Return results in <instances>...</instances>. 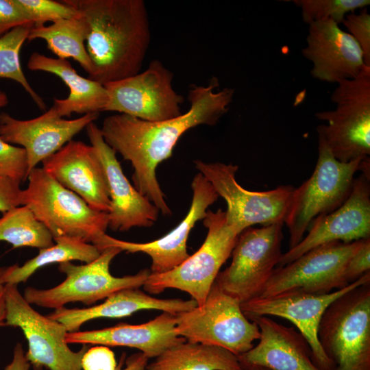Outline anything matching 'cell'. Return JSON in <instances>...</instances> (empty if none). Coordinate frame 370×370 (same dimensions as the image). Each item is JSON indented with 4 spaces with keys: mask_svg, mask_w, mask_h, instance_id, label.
<instances>
[{
    "mask_svg": "<svg viewBox=\"0 0 370 370\" xmlns=\"http://www.w3.org/2000/svg\"><path fill=\"white\" fill-rule=\"evenodd\" d=\"M84 18L88 78L102 85L138 74L151 42L143 0H64Z\"/></svg>",
    "mask_w": 370,
    "mask_h": 370,
    "instance_id": "obj_2",
    "label": "cell"
},
{
    "mask_svg": "<svg viewBox=\"0 0 370 370\" xmlns=\"http://www.w3.org/2000/svg\"><path fill=\"white\" fill-rule=\"evenodd\" d=\"M195 168L227 203V223L241 233L256 224L284 223L294 188L281 185L267 191H251L236 180L238 166L194 161Z\"/></svg>",
    "mask_w": 370,
    "mask_h": 370,
    "instance_id": "obj_11",
    "label": "cell"
},
{
    "mask_svg": "<svg viewBox=\"0 0 370 370\" xmlns=\"http://www.w3.org/2000/svg\"><path fill=\"white\" fill-rule=\"evenodd\" d=\"M0 175L21 182L28 176L26 151L0 138Z\"/></svg>",
    "mask_w": 370,
    "mask_h": 370,
    "instance_id": "obj_33",
    "label": "cell"
},
{
    "mask_svg": "<svg viewBox=\"0 0 370 370\" xmlns=\"http://www.w3.org/2000/svg\"><path fill=\"white\" fill-rule=\"evenodd\" d=\"M191 188L193 199L186 216L164 236L140 243L121 241L103 234L92 245L100 251L114 247L121 251L146 254L151 260V273H162L174 269L190 256L187 251L188 235L195 223L205 218L208 207L219 197L212 184L200 173L195 175Z\"/></svg>",
    "mask_w": 370,
    "mask_h": 370,
    "instance_id": "obj_16",
    "label": "cell"
},
{
    "mask_svg": "<svg viewBox=\"0 0 370 370\" xmlns=\"http://www.w3.org/2000/svg\"><path fill=\"white\" fill-rule=\"evenodd\" d=\"M88 27L84 18L78 16L62 19L46 26H32L27 40H44L48 49L58 58H72L90 75L92 65L85 46Z\"/></svg>",
    "mask_w": 370,
    "mask_h": 370,
    "instance_id": "obj_27",
    "label": "cell"
},
{
    "mask_svg": "<svg viewBox=\"0 0 370 370\" xmlns=\"http://www.w3.org/2000/svg\"><path fill=\"white\" fill-rule=\"evenodd\" d=\"M27 68L30 71L52 73L60 77L69 88L66 98H55L53 101V106L60 116H71L73 113L84 115L104 112L108 101L105 86L79 75L66 60L34 52L29 58Z\"/></svg>",
    "mask_w": 370,
    "mask_h": 370,
    "instance_id": "obj_25",
    "label": "cell"
},
{
    "mask_svg": "<svg viewBox=\"0 0 370 370\" xmlns=\"http://www.w3.org/2000/svg\"><path fill=\"white\" fill-rule=\"evenodd\" d=\"M21 206H27L50 231L53 238L75 237L93 243L108 227L107 212L92 208L77 194L63 186L42 168L28 174Z\"/></svg>",
    "mask_w": 370,
    "mask_h": 370,
    "instance_id": "obj_4",
    "label": "cell"
},
{
    "mask_svg": "<svg viewBox=\"0 0 370 370\" xmlns=\"http://www.w3.org/2000/svg\"><path fill=\"white\" fill-rule=\"evenodd\" d=\"M149 358L143 352L134 354L126 358L123 353L115 370H145Z\"/></svg>",
    "mask_w": 370,
    "mask_h": 370,
    "instance_id": "obj_39",
    "label": "cell"
},
{
    "mask_svg": "<svg viewBox=\"0 0 370 370\" xmlns=\"http://www.w3.org/2000/svg\"><path fill=\"white\" fill-rule=\"evenodd\" d=\"M5 296L3 326L17 327L23 331L28 343L25 356L34 370H82L81 362L87 345L78 352L71 349L65 341L68 332L65 326L34 310L17 285L5 284Z\"/></svg>",
    "mask_w": 370,
    "mask_h": 370,
    "instance_id": "obj_12",
    "label": "cell"
},
{
    "mask_svg": "<svg viewBox=\"0 0 370 370\" xmlns=\"http://www.w3.org/2000/svg\"><path fill=\"white\" fill-rule=\"evenodd\" d=\"M370 177L354 179L352 191L333 212L316 217L307 235L282 254L277 267H283L319 245L334 242L352 243L370 237Z\"/></svg>",
    "mask_w": 370,
    "mask_h": 370,
    "instance_id": "obj_17",
    "label": "cell"
},
{
    "mask_svg": "<svg viewBox=\"0 0 370 370\" xmlns=\"http://www.w3.org/2000/svg\"><path fill=\"white\" fill-rule=\"evenodd\" d=\"M81 365L82 370H115L117 366L114 352L104 345L87 349L83 355Z\"/></svg>",
    "mask_w": 370,
    "mask_h": 370,
    "instance_id": "obj_35",
    "label": "cell"
},
{
    "mask_svg": "<svg viewBox=\"0 0 370 370\" xmlns=\"http://www.w3.org/2000/svg\"><path fill=\"white\" fill-rule=\"evenodd\" d=\"M245 370H246V369H245Z\"/></svg>",
    "mask_w": 370,
    "mask_h": 370,
    "instance_id": "obj_44",
    "label": "cell"
},
{
    "mask_svg": "<svg viewBox=\"0 0 370 370\" xmlns=\"http://www.w3.org/2000/svg\"><path fill=\"white\" fill-rule=\"evenodd\" d=\"M284 223L243 231L232 250L231 264L215 281L241 303L258 297L282 255Z\"/></svg>",
    "mask_w": 370,
    "mask_h": 370,
    "instance_id": "obj_10",
    "label": "cell"
},
{
    "mask_svg": "<svg viewBox=\"0 0 370 370\" xmlns=\"http://www.w3.org/2000/svg\"><path fill=\"white\" fill-rule=\"evenodd\" d=\"M370 271V237L364 238L360 246L349 260L345 270L348 282L357 280Z\"/></svg>",
    "mask_w": 370,
    "mask_h": 370,
    "instance_id": "obj_36",
    "label": "cell"
},
{
    "mask_svg": "<svg viewBox=\"0 0 370 370\" xmlns=\"http://www.w3.org/2000/svg\"><path fill=\"white\" fill-rule=\"evenodd\" d=\"M16 4L28 16L33 26L45 25L78 16V12L64 1L15 0Z\"/></svg>",
    "mask_w": 370,
    "mask_h": 370,
    "instance_id": "obj_32",
    "label": "cell"
},
{
    "mask_svg": "<svg viewBox=\"0 0 370 370\" xmlns=\"http://www.w3.org/2000/svg\"><path fill=\"white\" fill-rule=\"evenodd\" d=\"M0 241L8 242L14 248L31 247L39 249L55 243L50 231L27 206H16L3 213Z\"/></svg>",
    "mask_w": 370,
    "mask_h": 370,
    "instance_id": "obj_29",
    "label": "cell"
},
{
    "mask_svg": "<svg viewBox=\"0 0 370 370\" xmlns=\"http://www.w3.org/2000/svg\"><path fill=\"white\" fill-rule=\"evenodd\" d=\"M42 163L46 172L92 208L107 213L110 211L105 171L91 145L71 140Z\"/></svg>",
    "mask_w": 370,
    "mask_h": 370,
    "instance_id": "obj_21",
    "label": "cell"
},
{
    "mask_svg": "<svg viewBox=\"0 0 370 370\" xmlns=\"http://www.w3.org/2000/svg\"><path fill=\"white\" fill-rule=\"evenodd\" d=\"M53 245L39 249L37 256L22 266L14 264L5 275V284L18 285L26 282L38 269L53 263L79 260L89 263L97 258L101 251L92 243L69 236L53 238Z\"/></svg>",
    "mask_w": 370,
    "mask_h": 370,
    "instance_id": "obj_28",
    "label": "cell"
},
{
    "mask_svg": "<svg viewBox=\"0 0 370 370\" xmlns=\"http://www.w3.org/2000/svg\"><path fill=\"white\" fill-rule=\"evenodd\" d=\"M208 229L200 248L174 269L162 273H150L143 287L157 295L166 288L189 294L201 306L222 265L231 256L240 232L227 223L225 211L208 210L203 219Z\"/></svg>",
    "mask_w": 370,
    "mask_h": 370,
    "instance_id": "obj_6",
    "label": "cell"
},
{
    "mask_svg": "<svg viewBox=\"0 0 370 370\" xmlns=\"http://www.w3.org/2000/svg\"><path fill=\"white\" fill-rule=\"evenodd\" d=\"M99 113H89L75 119L60 116L52 106L42 115L20 120L6 112L0 114V138L26 151L28 174L36 166L58 150L86 126L98 119Z\"/></svg>",
    "mask_w": 370,
    "mask_h": 370,
    "instance_id": "obj_18",
    "label": "cell"
},
{
    "mask_svg": "<svg viewBox=\"0 0 370 370\" xmlns=\"http://www.w3.org/2000/svg\"><path fill=\"white\" fill-rule=\"evenodd\" d=\"M121 252L119 248L110 247L103 249L95 260L85 264L60 263L58 269L66 275L62 282L47 289L27 287L23 297L29 304L55 310L72 302L90 305L119 291L143 286L151 273L148 269L123 277L111 274L110 264Z\"/></svg>",
    "mask_w": 370,
    "mask_h": 370,
    "instance_id": "obj_9",
    "label": "cell"
},
{
    "mask_svg": "<svg viewBox=\"0 0 370 370\" xmlns=\"http://www.w3.org/2000/svg\"><path fill=\"white\" fill-rule=\"evenodd\" d=\"M293 2L301 8L303 20L308 25L328 18L340 24L347 14L370 4L369 0H293Z\"/></svg>",
    "mask_w": 370,
    "mask_h": 370,
    "instance_id": "obj_31",
    "label": "cell"
},
{
    "mask_svg": "<svg viewBox=\"0 0 370 370\" xmlns=\"http://www.w3.org/2000/svg\"><path fill=\"white\" fill-rule=\"evenodd\" d=\"M362 51L365 65L370 67V14L367 7L347 14L342 23Z\"/></svg>",
    "mask_w": 370,
    "mask_h": 370,
    "instance_id": "obj_34",
    "label": "cell"
},
{
    "mask_svg": "<svg viewBox=\"0 0 370 370\" xmlns=\"http://www.w3.org/2000/svg\"><path fill=\"white\" fill-rule=\"evenodd\" d=\"M218 78L207 86L190 85L189 109L177 117L161 121H143L124 114L106 117L100 128L105 142L131 162L134 186L164 215L171 214L156 169L171 158L180 137L198 125H214L227 113L235 90L226 87L216 91Z\"/></svg>",
    "mask_w": 370,
    "mask_h": 370,
    "instance_id": "obj_1",
    "label": "cell"
},
{
    "mask_svg": "<svg viewBox=\"0 0 370 370\" xmlns=\"http://www.w3.org/2000/svg\"><path fill=\"white\" fill-rule=\"evenodd\" d=\"M9 102L8 97L5 92L0 90V108L5 106Z\"/></svg>",
    "mask_w": 370,
    "mask_h": 370,
    "instance_id": "obj_42",
    "label": "cell"
},
{
    "mask_svg": "<svg viewBox=\"0 0 370 370\" xmlns=\"http://www.w3.org/2000/svg\"><path fill=\"white\" fill-rule=\"evenodd\" d=\"M256 323L260 336L257 345L238 356L243 368L266 370H321L312 361L309 344L293 328L277 323L267 316L247 317Z\"/></svg>",
    "mask_w": 370,
    "mask_h": 370,
    "instance_id": "obj_22",
    "label": "cell"
},
{
    "mask_svg": "<svg viewBox=\"0 0 370 370\" xmlns=\"http://www.w3.org/2000/svg\"><path fill=\"white\" fill-rule=\"evenodd\" d=\"M86 130L106 177L110 199L108 227L113 231L122 232L134 227H151L158 219V209L130 184L116 158V153L105 142L97 125L92 122Z\"/></svg>",
    "mask_w": 370,
    "mask_h": 370,
    "instance_id": "obj_19",
    "label": "cell"
},
{
    "mask_svg": "<svg viewBox=\"0 0 370 370\" xmlns=\"http://www.w3.org/2000/svg\"><path fill=\"white\" fill-rule=\"evenodd\" d=\"M331 95L332 110L317 112L326 122L317 131L325 139L334 158L348 162L370 154V67L353 79L338 82Z\"/></svg>",
    "mask_w": 370,
    "mask_h": 370,
    "instance_id": "obj_7",
    "label": "cell"
},
{
    "mask_svg": "<svg viewBox=\"0 0 370 370\" xmlns=\"http://www.w3.org/2000/svg\"><path fill=\"white\" fill-rule=\"evenodd\" d=\"M29 368L30 364L25 356L23 346L18 343L14 348L12 361L4 370H29Z\"/></svg>",
    "mask_w": 370,
    "mask_h": 370,
    "instance_id": "obj_40",
    "label": "cell"
},
{
    "mask_svg": "<svg viewBox=\"0 0 370 370\" xmlns=\"http://www.w3.org/2000/svg\"><path fill=\"white\" fill-rule=\"evenodd\" d=\"M9 267H0V327L3 326L6 316V303L5 296V275Z\"/></svg>",
    "mask_w": 370,
    "mask_h": 370,
    "instance_id": "obj_41",
    "label": "cell"
},
{
    "mask_svg": "<svg viewBox=\"0 0 370 370\" xmlns=\"http://www.w3.org/2000/svg\"><path fill=\"white\" fill-rule=\"evenodd\" d=\"M21 182L0 175V212L21 206Z\"/></svg>",
    "mask_w": 370,
    "mask_h": 370,
    "instance_id": "obj_38",
    "label": "cell"
},
{
    "mask_svg": "<svg viewBox=\"0 0 370 370\" xmlns=\"http://www.w3.org/2000/svg\"><path fill=\"white\" fill-rule=\"evenodd\" d=\"M33 25L15 27L0 36V77L18 83L28 93L37 107L46 110L42 98L28 82L21 65L20 51Z\"/></svg>",
    "mask_w": 370,
    "mask_h": 370,
    "instance_id": "obj_30",
    "label": "cell"
},
{
    "mask_svg": "<svg viewBox=\"0 0 370 370\" xmlns=\"http://www.w3.org/2000/svg\"><path fill=\"white\" fill-rule=\"evenodd\" d=\"M367 282H370V271L347 286L327 294L286 291L271 297H256L241 303V307L246 317L275 316L292 322L309 344L314 365L321 370H334L333 362L325 354L318 339L320 321L336 299Z\"/></svg>",
    "mask_w": 370,
    "mask_h": 370,
    "instance_id": "obj_15",
    "label": "cell"
},
{
    "mask_svg": "<svg viewBox=\"0 0 370 370\" xmlns=\"http://www.w3.org/2000/svg\"><path fill=\"white\" fill-rule=\"evenodd\" d=\"M241 304L214 281L201 306L177 314L175 332L186 341L220 347L238 356L251 349L260 336Z\"/></svg>",
    "mask_w": 370,
    "mask_h": 370,
    "instance_id": "obj_8",
    "label": "cell"
},
{
    "mask_svg": "<svg viewBox=\"0 0 370 370\" xmlns=\"http://www.w3.org/2000/svg\"><path fill=\"white\" fill-rule=\"evenodd\" d=\"M363 158L338 161L318 134V158L314 171L294 188L284 221L289 232V249L301 241L313 219L333 212L347 199Z\"/></svg>",
    "mask_w": 370,
    "mask_h": 370,
    "instance_id": "obj_3",
    "label": "cell"
},
{
    "mask_svg": "<svg viewBox=\"0 0 370 370\" xmlns=\"http://www.w3.org/2000/svg\"><path fill=\"white\" fill-rule=\"evenodd\" d=\"M246 370H266L263 368H260V367H247V368H244Z\"/></svg>",
    "mask_w": 370,
    "mask_h": 370,
    "instance_id": "obj_43",
    "label": "cell"
},
{
    "mask_svg": "<svg viewBox=\"0 0 370 370\" xmlns=\"http://www.w3.org/2000/svg\"><path fill=\"white\" fill-rule=\"evenodd\" d=\"M177 314L162 312L141 324L119 323L101 330L68 332L67 344L99 345L136 348L149 358H156L166 349L186 340L175 332Z\"/></svg>",
    "mask_w": 370,
    "mask_h": 370,
    "instance_id": "obj_23",
    "label": "cell"
},
{
    "mask_svg": "<svg viewBox=\"0 0 370 370\" xmlns=\"http://www.w3.org/2000/svg\"><path fill=\"white\" fill-rule=\"evenodd\" d=\"M194 299H158L147 295L139 288L119 291L98 305L84 308L55 309L48 316L65 326L69 332L79 331L88 321L99 318H123L142 310H158L179 314L197 306Z\"/></svg>",
    "mask_w": 370,
    "mask_h": 370,
    "instance_id": "obj_24",
    "label": "cell"
},
{
    "mask_svg": "<svg viewBox=\"0 0 370 370\" xmlns=\"http://www.w3.org/2000/svg\"><path fill=\"white\" fill-rule=\"evenodd\" d=\"M24 25H34L15 0H0V36Z\"/></svg>",
    "mask_w": 370,
    "mask_h": 370,
    "instance_id": "obj_37",
    "label": "cell"
},
{
    "mask_svg": "<svg viewBox=\"0 0 370 370\" xmlns=\"http://www.w3.org/2000/svg\"><path fill=\"white\" fill-rule=\"evenodd\" d=\"M308 25L301 53L312 64L314 78L337 84L355 78L367 66L358 43L334 21L323 19Z\"/></svg>",
    "mask_w": 370,
    "mask_h": 370,
    "instance_id": "obj_20",
    "label": "cell"
},
{
    "mask_svg": "<svg viewBox=\"0 0 370 370\" xmlns=\"http://www.w3.org/2000/svg\"><path fill=\"white\" fill-rule=\"evenodd\" d=\"M362 240L325 243L276 267L258 297L291 291L327 294L347 286L349 284L345 277L346 265Z\"/></svg>",
    "mask_w": 370,
    "mask_h": 370,
    "instance_id": "obj_13",
    "label": "cell"
},
{
    "mask_svg": "<svg viewBox=\"0 0 370 370\" xmlns=\"http://www.w3.org/2000/svg\"><path fill=\"white\" fill-rule=\"evenodd\" d=\"M145 370H245L238 356L217 346L185 341L147 364Z\"/></svg>",
    "mask_w": 370,
    "mask_h": 370,
    "instance_id": "obj_26",
    "label": "cell"
},
{
    "mask_svg": "<svg viewBox=\"0 0 370 370\" xmlns=\"http://www.w3.org/2000/svg\"><path fill=\"white\" fill-rule=\"evenodd\" d=\"M174 74L159 60L143 72L105 84L108 101L104 111L156 122L182 114L184 97L173 88Z\"/></svg>",
    "mask_w": 370,
    "mask_h": 370,
    "instance_id": "obj_14",
    "label": "cell"
},
{
    "mask_svg": "<svg viewBox=\"0 0 370 370\" xmlns=\"http://www.w3.org/2000/svg\"><path fill=\"white\" fill-rule=\"evenodd\" d=\"M318 339L334 370H370V282L330 304L320 321Z\"/></svg>",
    "mask_w": 370,
    "mask_h": 370,
    "instance_id": "obj_5",
    "label": "cell"
}]
</instances>
